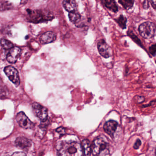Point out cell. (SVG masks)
Segmentation results:
<instances>
[{"label":"cell","instance_id":"obj_9","mask_svg":"<svg viewBox=\"0 0 156 156\" xmlns=\"http://www.w3.org/2000/svg\"><path fill=\"white\" fill-rule=\"evenodd\" d=\"M21 50L17 47H12L11 49L7 55V60L9 63L14 64L17 61L21 55Z\"/></svg>","mask_w":156,"mask_h":156},{"label":"cell","instance_id":"obj_6","mask_svg":"<svg viewBox=\"0 0 156 156\" xmlns=\"http://www.w3.org/2000/svg\"><path fill=\"white\" fill-rule=\"evenodd\" d=\"M33 111L36 116L43 122H45L48 116L47 109L37 103H34L32 105Z\"/></svg>","mask_w":156,"mask_h":156},{"label":"cell","instance_id":"obj_24","mask_svg":"<svg viewBox=\"0 0 156 156\" xmlns=\"http://www.w3.org/2000/svg\"><path fill=\"white\" fill-rule=\"evenodd\" d=\"M12 155L14 156H25L26 155L25 153H23V152H16L13 154Z\"/></svg>","mask_w":156,"mask_h":156},{"label":"cell","instance_id":"obj_20","mask_svg":"<svg viewBox=\"0 0 156 156\" xmlns=\"http://www.w3.org/2000/svg\"><path fill=\"white\" fill-rule=\"evenodd\" d=\"M149 52L153 56L156 55V44L152 45L149 47Z\"/></svg>","mask_w":156,"mask_h":156},{"label":"cell","instance_id":"obj_7","mask_svg":"<svg viewBox=\"0 0 156 156\" xmlns=\"http://www.w3.org/2000/svg\"><path fill=\"white\" fill-rule=\"evenodd\" d=\"M16 120L19 125L23 129H33L34 126V123L28 119L23 112H20L17 114L16 116Z\"/></svg>","mask_w":156,"mask_h":156},{"label":"cell","instance_id":"obj_27","mask_svg":"<svg viewBox=\"0 0 156 156\" xmlns=\"http://www.w3.org/2000/svg\"><path fill=\"white\" fill-rule=\"evenodd\" d=\"M155 155H156V148L155 150Z\"/></svg>","mask_w":156,"mask_h":156},{"label":"cell","instance_id":"obj_15","mask_svg":"<svg viewBox=\"0 0 156 156\" xmlns=\"http://www.w3.org/2000/svg\"><path fill=\"white\" fill-rule=\"evenodd\" d=\"M83 151V155H90L92 153L91 146L90 141L87 139L83 140L82 142L81 145Z\"/></svg>","mask_w":156,"mask_h":156},{"label":"cell","instance_id":"obj_25","mask_svg":"<svg viewBox=\"0 0 156 156\" xmlns=\"http://www.w3.org/2000/svg\"><path fill=\"white\" fill-rule=\"evenodd\" d=\"M150 2L153 8L156 10V0H150Z\"/></svg>","mask_w":156,"mask_h":156},{"label":"cell","instance_id":"obj_4","mask_svg":"<svg viewBox=\"0 0 156 156\" xmlns=\"http://www.w3.org/2000/svg\"><path fill=\"white\" fill-rule=\"evenodd\" d=\"M30 13L31 15H33L32 19L34 22H48L54 18L53 15L48 11H31Z\"/></svg>","mask_w":156,"mask_h":156},{"label":"cell","instance_id":"obj_11","mask_svg":"<svg viewBox=\"0 0 156 156\" xmlns=\"http://www.w3.org/2000/svg\"><path fill=\"white\" fill-rule=\"evenodd\" d=\"M56 39V35L52 31H48L44 33L39 38L40 43L43 45L54 42Z\"/></svg>","mask_w":156,"mask_h":156},{"label":"cell","instance_id":"obj_19","mask_svg":"<svg viewBox=\"0 0 156 156\" xmlns=\"http://www.w3.org/2000/svg\"><path fill=\"white\" fill-rule=\"evenodd\" d=\"M1 45L5 49H11L13 47V45L12 42L5 39H2L1 41Z\"/></svg>","mask_w":156,"mask_h":156},{"label":"cell","instance_id":"obj_14","mask_svg":"<svg viewBox=\"0 0 156 156\" xmlns=\"http://www.w3.org/2000/svg\"><path fill=\"white\" fill-rule=\"evenodd\" d=\"M105 6L112 12L116 13L118 11V6L115 0H101Z\"/></svg>","mask_w":156,"mask_h":156},{"label":"cell","instance_id":"obj_3","mask_svg":"<svg viewBox=\"0 0 156 156\" xmlns=\"http://www.w3.org/2000/svg\"><path fill=\"white\" fill-rule=\"evenodd\" d=\"M140 35L144 38L150 39L156 35V27L151 22H145L139 27Z\"/></svg>","mask_w":156,"mask_h":156},{"label":"cell","instance_id":"obj_18","mask_svg":"<svg viewBox=\"0 0 156 156\" xmlns=\"http://www.w3.org/2000/svg\"><path fill=\"white\" fill-rule=\"evenodd\" d=\"M115 20L121 28H122V29H125L126 28L127 19L124 16L121 15L118 18L115 19Z\"/></svg>","mask_w":156,"mask_h":156},{"label":"cell","instance_id":"obj_13","mask_svg":"<svg viewBox=\"0 0 156 156\" xmlns=\"http://www.w3.org/2000/svg\"><path fill=\"white\" fill-rule=\"evenodd\" d=\"M63 5L65 9L69 13L77 10V3L76 0H64Z\"/></svg>","mask_w":156,"mask_h":156},{"label":"cell","instance_id":"obj_12","mask_svg":"<svg viewBox=\"0 0 156 156\" xmlns=\"http://www.w3.org/2000/svg\"><path fill=\"white\" fill-rule=\"evenodd\" d=\"M118 126L117 122L114 121H109L106 122L104 126L105 132L111 136H112L115 132Z\"/></svg>","mask_w":156,"mask_h":156},{"label":"cell","instance_id":"obj_16","mask_svg":"<svg viewBox=\"0 0 156 156\" xmlns=\"http://www.w3.org/2000/svg\"><path fill=\"white\" fill-rule=\"evenodd\" d=\"M69 20L73 24H77L80 20L81 15L80 13L77 10H76L73 12H69Z\"/></svg>","mask_w":156,"mask_h":156},{"label":"cell","instance_id":"obj_23","mask_svg":"<svg viewBox=\"0 0 156 156\" xmlns=\"http://www.w3.org/2000/svg\"><path fill=\"white\" fill-rule=\"evenodd\" d=\"M143 7L144 9H148L149 7V2L148 0H145L143 3Z\"/></svg>","mask_w":156,"mask_h":156},{"label":"cell","instance_id":"obj_2","mask_svg":"<svg viewBox=\"0 0 156 156\" xmlns=\"http://www.w3.org/2000/svg\"><path fill=\"white\" fill-rule=\"evenodd\" d=\"M94 155H107L109 153L108 144L102 138H97L94 141L91 146Z\"/></svg>","mask_w":156,"mask_h":156},{"label":"cell","instance_id":"obj_5","mask_svg":"<svg viewBox=\"0 0 156 156\" xmlns=\"http://www.w3.org/2000/svg\"><path fill=\"white\" fill-rule=\"evenodd\" d=\"M4 72L10 80L12 81L16 86L18 87L20 84V80L19 73L17 70L12 66H7L5 68Z\"/></svg>","mask_w":156,"mask_h":156},{"label":"cell","instance_id":"obj_21","mask_svg":"<svg viewBox=\"0 0 156 156\" xmlns=\"http://www.w3.org/2000/svg\"><path fill=\"white\" fill-rule=\"evenodd\" d=\"M141 144H142V142H141V140L139 139H137L134 145V148L135 149H138L141 146Z\"/></svg>","mask_w":156,"mask_h":156},{"label":"cell","instance_id":"obj_1","mask_svg":"<svg viewBox=\"0 0 156 156\" xmlns=\"http://www.w3.org/2000/svg\"><path fill=\"white\" fill-rule=\"evenodd\" d=\"M58 155L61 156H80L83 155L81 145L77 142L64 143L59 149Z\"/></svg>","mask_w":156,"mask_h":156},{"label":"cell","instance_id":"obj_10","mask_svg":"<svg viewBox=\"0 0 156 156\" xmlns=\"http://www.w3.org/2000/svg\"><path fill=\"white\" fill-rule=\"evenodd\" d=\"M15 145L19 149L27 151L32 145L31 141L24 137H19L15 141Z\"/></svg>","mask_w":156,"mask_h":156},{"label":"cell","instance_id":"obj_17","mask_svg":"<svg viewBox=\"0 0 156 156\" xmlns=\"http://www.w3.org/2000/svg\"><path fill=\"white\" fill-rule=\"evenodd\" d=\"M118 2L126 10L131 9L134 4V0H118Z\"/></svg>","mask_w":156,"mask_h":156},{"label":"cell","instance_id":"obj_8","mask_svg":"<svg viewBox=\"0 0 156 156\" xmlns=\"http://www.w3.org/2000/svg\"><path fill=\"white\" fill-rule=\"evenodd\" d=\"M97 48L99 53L102 56L105 58H108L111 56V48L104 39H101L98 42Z\"/></svg>","mask_w":156,"mask_h":156},{"label":"cell","instance_id":"obj_22","mask_svg":"<svg viewBox=\"0 0 156 156\" xmlns=\"http://www.w3.org/2000/svg\"><path fill=\"white\" fill-rule=\"evenodd\" d=\"M56 131L58 132L59 133L60 135H65V134L66 133V131H65V129L63 127H61L58 128Z\"/></svg>","mask_w":156,"mask_h":156},{"label":"cell","instance_id":"obj_26","mask_svg":"<svg viewBox=\"0 0 156 156\" xmlns=\"http://www.w3.org/2000/svg\"><path fill=\"white\" fill-rule=\"evenodd\" d=\"M28 0H21V4H25L27 3Z\"/></svg>","mask_w":156,"mask_h":156}]
</instances>
